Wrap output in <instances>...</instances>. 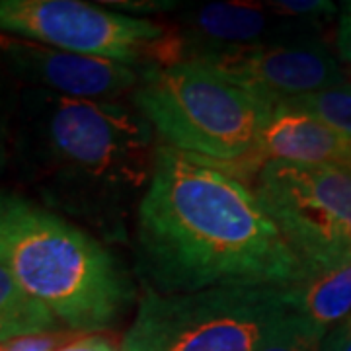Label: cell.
<instances>
[{
    "mask_svg": "<svg viewBox=\"0 0 351 351\" xmlns=\"http://www.w3.org/2000/svg\"><path fill=\"white\" fill-rule=\"evenodd\" d=\"M269 6L283 18L306 22V24H314L316 20L328 18L338 10L336 4L326 0H279V2H269Z\"/></svg>",
    "mask_w": 351,
    "mask_h": 351,
    "instance_id": "2e32d148",
    "label": "cell"
},
{
    "mask_svg": "<svg viewBox=\"0 0 351 351\" xmlns=\"http://www.w3.org/2000/svg\"><path fill=\"white\" fill-rule=\"evenodd\" d=\"M110 6L119 10H133V12H160V10H174L176 2H110Z\"/></svg>",
    "mask_w": 351,
    "mask_h": 351,
    "instance_id": "44dd1931",
    "label": "cell"
},
{
    "mask_svg": "<svg viewBox=\"0 0 351 351\" xmlns=\"http://www.w3.org/2000/svg\"><path fill=\"white\" fill-rule=\"evenodd\" d=\"M57 351H123V348L108 336L84 334L78 338L71 336Z\"/></svg>",
    "mask_w": 351,
    "mask_h": 351,
    "instance_id": "ac0fdd59",
    "label": "cell"
},
{
    "mask_svg": "<svg viewBox=\"0 0 351 351\" xmlns=\"http://www.w3.org/2000/svg\"><path fill=\"white\" fill-rule=\"evenodd\" d=\"M326 334L328 330L291 308L271 326L256 351H324Z\"/></svg>",
    "mask_w": 351,
    "mask_h": 351,
    "instance_id": "5bb4252c",
    "label": "cell"
},
{
    "mask_svg": "<svg viewBox=\"0 0 351 351\" xmlns=\"http://www.w3.org/2000/svg\"><path fill=\"white\" fill-rule=\"evenodd\" d=\"M133 106L166 147L217 164L246 158L271 104L197 63L141 71Z\"/></svg>",
    "mask_w": 351,
    "mask_h": 351,
    "instance_id": "277c9868",
    "label": "cell"
},
{
    "mask_svg": "<svg viewBox=\"0 0 351 351\" xmlns=\"http://www.w3.org/2000/svg\"><path fill=\"white\" fill-rule=\"evenodd\" d=\"M0 34L137 71L182 63V38L174 27L82 0H0Z\"/></svg>",
    "mask_w": 351,
    "mask_h": 351,
    "instance_id": "8992f818",
    "label": "cell"
},
{
    "mask_svg": "<svg viewBox=\"0 0 351 351\" xmlns=\"http://www.w3.org/2000/svg\"><path fill=\"white\" fill-rule=\"evenodd\" d=\"M59 320L49 308L29 297L0 265V343L8 339L57 332Z\"/></svg>",
    "mask_w": 351,
    "mask_h": 351,
    "instance_id": "4fadbf2b",
    "label": "cell"
},
{
    "mask_svg": "<svg viewBox=\"0 0 351 351\" xmlns=\"http://www.w3.org/2000/svg\"><path fill=\"white\" fill-rule=\"evenodd\" d=\"M293 306L289 287H217L186 295L145 291L123 351H256Z\"/></svg>",
    "mask_w": 351,
    "mask_h": 351,
    "instance_id": "5b68a950",
    "label": "cell"
},
{
    "mask_svg": "<svg viewBox=\"0 0 351 351\" xmlns=\"http://www.w3.org/2000/svg\"><path fill=\"white\" fill-rule=\"evenodd\" d=\"M135 260L147 291L160 295L293 287L308 277L244 180L166 145L138 201Z\"/></svg>",
    "mask_w": 351,
    "mask_h": 351,
    "instance_id": "6da1fadb",
    "label": "cell"
},
{
    "mask_svg": "<svg viewBox=\"0 0 351 351\" xmlns=\"http://www.w3.org/2000/svg\"><path fill=\"white\" fill-rule=\"evenodd\" d=\"M12 138V133H10V117L4 110V104L0 100V168L6 164V158H8V141Z\"/></svg>",
    "mask_w": 351,
    "mask_h": 351,
    "instance_id": "7402d4cb",
    "label": "cell"
},
{
    "mask_svg": "<svg viewBox=\"0 0 351 351\" xmlns=\"http://www.w3.org/2000/svg\"><path fill=\"white\" fill-rule=\"evenodd\" d=\"M285 101L301 108L314 115L318 121L336 131L338 135L351 141V84L326 88L320 92L304 94L297 98H287Z\"/></svg>",
    "mask_w": 351,
    "mask_h": 351,
    "instance_id": "9a60e30c",
    "label": "cell"
},
{
    "mask_svg": "<svg viewBox=\"0 0 351 351\" xmlns=\"http://www.w3.org/2000/svg\"><path fill=\"white\" fill-rule=\"evenodd\" d=\"M250 180L306 276L351 263V168L267 162Z\"/></svg>",
    "mask_w": 351,
    "mask_h": 351,
    "instance_id": "52a82bcc",
    "label": "cell"
},
{
    "mask_svg": "<svg viewBox=\"0 0 351 351\" xmlns=\"http://www.w3.org/2000/svg\"><path fill=\"white\" fill-rule=\"evenodd\" d=\"M311 24L283 18L267 4L213 2L189 8L180 16L176 32L182 38V63L207 49L246 47L265 41L311 34Z\"/></svg>",
    "mask_w": 351,
    "mask_h": 351,
    "instance_id": "8fae6325",
    "label": "cell"
},
{
    "mask_svg": "<svg viewBox=\"0 0 351 351\" xmlns=\"http://www.w3.org/2000/svg\"><path fill=\"white\" fill-rule=\"evenodd\" d=\"M12 145L51 211L82 219L106 240H125V219L154 170V129L135 106L24 88Z\"/></svg>",
    "mask_w": 351,
    "mask_h": 351,
    "instance_id": "7a4b0ae2",
    "label": "cell"
},
{
    "mask_svg": "<svg viewBox=\"0 0 351 351\" xmlns=\"http://www.w3.org/2000/svg\"><path fill=\"white\" fill-rule=\"evenodd\" d=\"M324 351H351V314L328 330Z\"/></svg>",
    "mask_w": 351,
    "mask_h": 351,
    "instance_id": "d6986e66",
    "label": "cell"
},
{
    "mask_svg": "<svg viewBox=\"0 0 351 351\" xmlns=\"http://www.w3.org/2000/svg\"><path fill=\"white\" fill-rule=\"evenodd\" d=\"M336 45H338L339 57L351 66V2L343 4V10L339 16Z\"/></svg>",
    "mask_w": 351,
    "mask_h": 351,
    "instance_id": "ffe728a7",
    "label": "cell"
},
{
    "mask_svg": "<svg viewBox=\"0 0 351 351\" xmlns=\"http://www.w3.org/2000/svg\"><path fill=\"white\" fill-rule=\"evenodd\" d=\"M0 59L29 88L69 98L117 101L133 94L141 73L127 64L55 49L32 39L0 34Z\"/></svg>",
    "mask_w": 351,
    "mask_h": 351,
    "instance_id": "9c48e42d",
    "label": "cell"
},
{
    "mask_svg": "<svg viewBox=\"0 0 351 351\" xmlns=\"http://www.w3.org/2000/svg\"><path fill=\"white\" fill-rule=\"evenodd\" d=\"M0 265L75 332L112 328L137 295L125 265L100 240L14 191H0Z\"/></svg>",
    "mask_w": 351,
    "mask_h": 351,
    "instance_id": "3957f363",
    "label": "cell"
},
{
    "mask_svg": "<svg viewBox=\"0 0 351 351\" xmlns=\"http://www.w3.org/2000/svg\"><path fill=\"white\" fill-rule=\"evenodd\" d=\"M188 63L203 64L269 104L348 82L330 49L311 34L246 47L199 51Z\"/></svg>",
    "mask_w": 351,
    "mask_h": 351,
    "instance_id": "ba28073f",
    "label": "cell"
},
{
    "mask_svg": "<svg viewBox=\"0 0 351 351\" xmlns=\"http://www.w3.org/2000/svg\"><path fill=\"white\" fill-rule=\"evenodd\" d=\"M71 338L63 332H43V334H27L20 338L8 339L0 343V351H57L66 339Z\"/></svg>",
    "mask_w": 351,
    "mask_h": 351,
    "instance_id": "e0dca14e",
    "label": "cell"
},
{
    "mask_svg": "<svg viewBox=\"0 0 351 351\" xmlns=\"http://www.w3.org/2000/svg\"><path fill=\"white\" fill-rule=\"evenodd\" d=\"M267 162L351 168V141L332 131L314 115L285 100L271 104L254 151L234 164H223L240 180Z\"/></svg>",
    "mask_w": 351,
    "mask_h": 351,
    "instance_id": "30bf717a",
    "label": "cell"
},
{
    "mask_svg": "<svg viewBox=\"0 0 351 351\" xmlns=\"http://www.w3.org/2000/svg\"><path fill=\"white\" fill-rule=\"evenodd\" d=\"M289 302L324 330L339 324L351 314V263L289 287Z\"/></svg>",
    "mask_w": 351,
    "mask_h": 351,
    "instance_id": "7c38bea8",
    "label": "cell"
}]
</instances>
